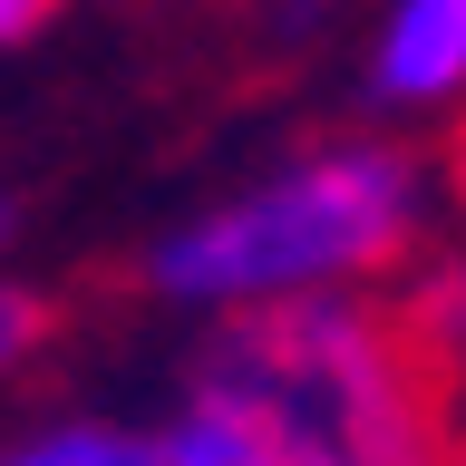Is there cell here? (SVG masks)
Returning <instances> with one entry per match:
<instances>
[{"label":"cell","mask_w":466,"mask_h":466,"mask_svg":"<svg viewBox=\"0 0 466 466\" xmlns=\"http://www.w3.org/2000/svg\"><path fill=\"white\" fill-rule=\"evenodd\" d=\"M185 408L262 437L291 466H466V437L408 340V311H370V301L311 291L243 311L195 360Z\"/></svg>","instance_id":"1"},{"label":"cell","mask_w":466,"mask_h":466,"mask_svg":"<svg viewBox=\"0 0 466 466\" xmlns=\"http://www.w3.org/2000/svg\"><path fill=\"white\" fill-rule=\"evenodd\" d=\"M399 233H408V166L340 146V156H311V166L253 185L243 204L185 224L146 272L175 301H291L330 272L399 253Z\"/></svg>","instance_id":"2"},{"label":"cell","mask_w":466,"mask_h":466,"mask_svg":"<svg viewBox=\"0 0 466 466\" xmlns=\"http://www.w3.org/2000/svg\"><path fill=\"white\" fill-rule=\"evenodd\" d=\"M447 78H466V0H399V20L379 39V87L428 97Z\"/></svg>","instance_id":"3"},{"label":"cell","mask_w":466,"mask_h":466,"mask_svg":"<svg viewBox=\"0 0 466 466\" xmlns=\"http://www.w3.org/2000/svg\"><path fill=\"white\" fill-rule=\"evenodd\" d=\"M127 466H291V457H272L262 437H243V428H224V418L185 408L166 437H127Z\"/></svg>","instance_id":"4"},{"label":"cell","mask_w":466,"mask_h":466,"mask_svg":"<svg viewBox=\"0 0 466 466\" xmlns=\"http://www.w3.org/2000/svg\"><path fill=\"white\" fill-rule=\"evenodd\" d=\"M0 466H127V437H107V428H58V437L10 447Z\"/></svg>","instance_id":"5"},{"label":"cell","mask_w":466,"mask_h":466,"mask_svg":"<svg viewBox=\"0 0 466 466\" xmlns=\"http://www.w3.org/2000/svg\"><path fill=\"white\" fill-rule=\"evenodd\" d=\"M29 340H39V301L29 291H0V370H20Z\"/></svg>","instance_id":"6"},{"label":"cell","mask_w":466,"mask_h":466,"mask_svg":"<svg viewBox=\"0 0 466 466\" xmlns=\"http://www.w3.org/2000/svg\"><path fill=\"white\" fill-rule=\"evenodd\" d=\"M58 0H0V39H20V29H39Z\"/></svg>","instance_id":"7"},{"label":"cell","mask_w":466,"mask_h":466,"mask_svg":"<svg viewBox=\"0 0 466 466\" xmlns=\"http://www.w3.org/2000/svg\"><path fill=\"white\" fill-rule=\"evenodd\" d=\"M457 195H466V127H457Z\"/></svg>","instance_id":"8"},{"label":"cell","mask_w":466,"mask_h":466,"mask_svg":"<svg viewBox=\"0 0 466 466\" xmlns=\"http://www.w3.org/2000/svg\"><path fill=\"white\" fill-rule=\"evenodd\" d=\"M0 243H10V204H0Z\"/></svg>","instance_id":"9"}]
</instances>
